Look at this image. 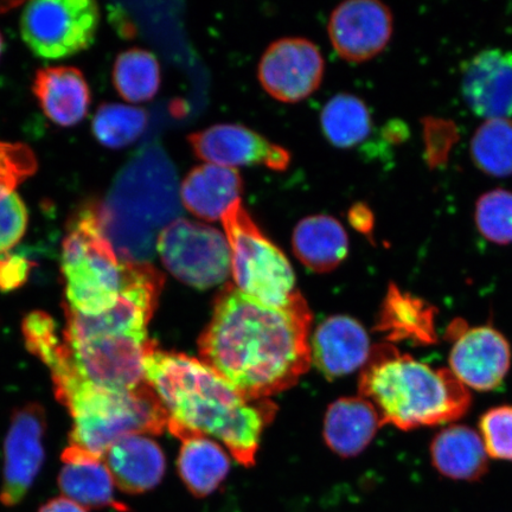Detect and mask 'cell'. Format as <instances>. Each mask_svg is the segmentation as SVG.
<instances>
[{"label": "cell", "mask_w": 512, "mask_h": 512, "mask_svg": "<svg viewBox=\"0 0 512 512\" xmlns=\"http://www.w3.org/2000/svg\"><path fill=\"white\" fill-rule=\"evenodd\" d=\"M462 93L466 105L480 118H511L512 51L485 49L462 68Z\"/></svg>", "instance_id": "17"}, {"label": "cell", "mask_w": 512, "mask_h": 512, "mask_svg": "<svg viewBox=\"0 0 512 512\" xmlns=\"http://www.w3.org/2000/svg\"><path fill=\"white\" fill-rule=\"evenodd\" d=\"M393 30L392 10L377 0H348L337 6L329 22L330 40L337 54L355 63L382 53Z\"/></svg>", "instance_id": "15"}, {"label": "cell", "mask_w": 512, "mask_h": 512, "mask_svg": "<svg viewBox=\"0 0 512 512\" xmlns=\"http://www.w3.org/2000/svg\"><path fill=\"white\" fill-rule=\"evenodd\" d=\"M114 484L127 495H142L156 488L164 477L162 448L143 434L128 435L105 454Z\"/></svg>", "instance_id": "21"}, {"label": "cell", "mask_w": 512, "mask_h": 512, "mask_svg": "<svg viewBox=\"0 0 512 512\" xmlns=\"http://www.w3.org/2000/svg\"><path fill=\"white\" fill-rule=\"evenodd\" d=\"M242 189L239 171L203 164L183 179L181 198L185 209L198 219L219 221L234 203L241 201Z\"/></svg>", "instance_id": "23"}, {"label": "cell", "mask_w": 512, "mask_h": 512, "mask_svg": "<svg viewBox=\"0 0 512 512\" xmlns=\"http://www.w3.org/2000/svg\"><path fill=\"white\" fill-rule=\"evenodd\" d=\"M386 137L388 140H395L396 143L403 142L408 136V127L403 123H392L389 124L386 128Z\"/></svg>", "instance_id": "40"}, {"label": "cell", "mask_w": 512, "mask_h": 512, "mask_svg": "<svg viewBox=\"0 0 512 512\" xmlns=\"http://www.w3.org/2000/svg\"><path fill=\"white\" fill-rule=\"evenodd\" d=\"M324 68L316 44L305 38H283L265 51L258 75L262 88L272 98L296 104L317 91Z\"/></svg>", "instance_id": "14"}, {"label": "cell", "mask_w": 512, "mask_h": 512, "mask_svg": "<svg viewBox=\"0 0 512 512\" xmlns=\"http://www.w3.org/2000/svg\"><path fill=\"white\" fill-rule=\"evenodd\" d=\"M21 4L22 3L19 2H0V14H4L6 11L17 8V6Z\"/></svg>", "instance_id": "41"}, {"label": "cell", "mask_w": 512, "mask_h": 512, "mask_svg": "<svg viewBox=\"0 0 512 512\" xmlns=\"http://www.w3.org/2000/svg\"><path fill=\"white\" fill-rule=\"evenodd\" d=\"M446 338L452 343L448 362L451 371L467 388L494 392L509 374L511 345L501 331L491 325L469 328L465 320L448 325Z\"/></svg>", "instance_id": "11"}, {"label": "cell", "mask_w": 512, "mask_h": 512, "mask_svg": "<svg viewBox=\"0 0 512 512\" xmlns=\"http://www.w3.org/2000/svg\"><path fill=\"white\" fill-rule=\"evenodd\" d=\"M475 222L480 235L498 246L512 243V191L494 189L478 198Z\"/></svg>", "instance_id": "33"}, {"label": "cell", "mask_w": 512, "mask_h": 512, "mask_svg": "<svg viewBox=\"0 0 512 512\" xmlns=\"http://www.w3.org/2000/svg\"><path fill=\"white\" fill-rule=\"evenodd\" d=\"M100 23L92 0H41L22 12V37L43 60H61L91 47Z\"/></svg>", "instance_id": "8"}, {"label": "cell", "mask_w": 512, "mask_h": 512, "mask_svg": "<svg viewBox=\"0 0 512 512\" xmlns=\"http://www.w3.org/2000/svg\"><path fill=\"white\" fill-rule=\"evenodd\" d=\"M473 163L492 177L512 175V119L485 120L471 139Z\"/></svg>", "instance_id": "30"}, {"label": "cell", "mask_w": 512, "mask_h": 512, "mask_svg": "<svg viewBox=\"0 0 512 512\" xmlns=\"http://www.w3.org/2000/svg\"><path fill=\"white\" fill-rule=\"evenodd\" d=\"M360 395L383 425L402 431L450 424L469 413L472 395L450 369H435L392 343L376 345L363 367Z\"/></svg>", "instance_id": "3"}, {"label": "cell", "mask_w": 512, "mask_h": 512, "mask_svg": "<svg viewBox=\"0 0 512 512\" xmlns=\"http://www.w3.org/2000/svg\"><path fill=\"white\" fill-rule=\"evenodd\" d=\"M22 331L25 345L32 355L42 361L54 373L68 357V344L57 334L53 317L42 311L29 313L24 318Z\"/></svg>", "instance_id": "32"}, {"label": "cell", "mask_w": 512, "mask_h": 512, "mask_svg": "<svg viewBox=\"0 0 512 512\" xmlns=\"http://www.w3.org/2000/svg\"><path fill=\"white\" fill-rule=\"evenodd\" d=\"M221 221L236 287L264 305L284 307L290 303L297 293L290 261L261 232L242 202L234 203Z\"/></svg>", "instance_id": "7"}, {"label": "cell", "mask_w": 512, "mask_h": 512, "mask_svg": "<svg viewBox=\"0 0 512 512\" xmlns=\"http://www.w3.org/2000/svg\"><path fill=\"white\" fill-rule=\"evenodd\" d=\"M37 170V159L27 145L0 142V189L14 191Z\"/></svg>", "instance_id": "35"}, {"label": "cell", "mask_w": 512, "mask_h": 512, "mask_svg": "<svg viewBox=\"0 0 512 512\" xmlns=\"http://www.w3.org/2000/svg\"><path fill=\"white\" fill-rule=\"evenodd\" d=\"M38 512H87L81 505L76 504L66 497L50 499L46 504L42 505Z\"/></svg>", "instance_id": "39"}, {"label": "cell", "mask_w": 512, "mask_h": 512, "mask_svg": "<svg viewBox=\"0 0 512 512\" xmlns=\"http://www.w3.org/2000/svg\"><path fill=\"white\" fill-rule=\"evenodd\" d=\"M188 140L197 158L208 164L232 169L264 165L274 171H285L291 163L290 152L284 147L242 125H214L191 134Z\"/></svg>", "instance_id": "16"}, {"label": "cell", "mask_w": 512, "mask_h": 512, "mask_svg": "<svg viewBox=\"0 0 512 512\" xmlns=\"http://www.w3.org/2000/svg\"><path fill=\"white\" fill-rule=\"evenodd\" d=\"M163 285V274L151 264H131L124 290L111 310L98 316H83L66 310L68 323L64 341L75 343L119 335L147 338V325L156 310Z\"/></svg>", "instance_id": "10"}, {"label": "cell", "mask_w": 512, "mask_h": 512, "mask_svg": "<svg viewBox=\"0 0 512 512\" xmlns=\"http://www.w3.org/2000/svg\"><path fill=\"white\" fill-rule=\"evenodd\" d=\"M176 213L175 179L162 151L146 147L115 177L98 206L102 234L124 264H150L159 234Z\"/></svg>", "instance_id": "4"}, {"label": "cell", "mask_w": 512, "mask_h": 512, "mask_svg": "<svg viewBox=\"0 0 512 512\" xmlns=\"http://www.w3.org/2000/svg\"><path fill=\"white\" fill-rule=\"evenodd\" d=\"M431 462L441 476L477 482L489 470V456L480 434L466 425H450L434 435Z\"/></svg>", "instance_id": "26"}, {"label": "cell", "mask_w": 512, "mask_h": 512, "mask_svg": "<svg viewBox=\"0 0 512 512\" xmlns=\"http://www.w3.org/2000/svg\"><path fill=\"white\" fill-rule=\"evenodd\" d=\"M311 322L298 292L286 306L273 307L228 284L198 347L203 362L243 396L265 400L293 387L309 370Z\"/></svg>", "instance_id": "1"}, {"label": "cell", "mask_w": 512, "mask_h": 512, "mask_svg": "<svg viewBox=\"0 0 512 512\" xmlns=\"http://www.w3.org/2000/svg\"><path fill=\"white\" fill-rule=\"evenodd\" d=\"M131 264H124L101 232L98 206H87L69 223L61 270L68 310L98 316L117 304Z\"/></svg>", "instance_id": "6"}, {"label": "cell", "mask_w": 512, "mask_h": 512, "mask_svg": "<svg viewBox=\"0 0 512 512\" xmlns=\"http://www.w3.org/2000/svg\"><path fill=\"white\" fill-rule=\"evenodd\" d=\"M3 47H4L3 37H2V35H0V55H2V53H3Z\"/></svg>", "instance_id": "42"}, {"label": "cell", "mask_w": 512, "mask_h": 512, "mask_svg": "<svg viewBox=\"0 0 512 512\" xmlns=\"http://www.w3.org/2000/svg\"><path fill=\"white\" fill-rule=\"evenodd\" d=\"M157 252L175 278L200 290L223 283L232 271L226 235L207 224L172 221L159 234Z\"/></svg>", "instance_id": "9"}, {"label": "cell", "mask_w": 512, "mask_h": 512, "mask_svg": "<svg viewBox=\"0 0 512 512\" xmlns=\"http://www.w3.org/2000/svg\"><path fill=\"white\" fill-rule=\"evenodd\" d=\"M320 121L325 137L339 149H350L362 143L373 126L366 102L352 94H337L330 99Z\"/></svg>", "instance_id": "28"}, {"label": "cell", "mask_w": 512, "mask_h": 512, "mask_svg": "<svg viewBox=\"0 0 512 512\" xmlns=\"http://www.w3.org/2000/svg\"><path fill=\"white\" fill-rule=\"evenodd\" d=\"M32 91L53 123L70 127L85 119L91 106V91L83 74L72 67L38 70Z\"/></svg>", "instance_id": "24"}, {"label": "cell", "mask_w": 512, "mask_h": 512, "mask_svg": "<svg viewBox=\"0 0 512 512\" xmlns=\"http://www.w3.org/2000/svg\"><path fill=\"white\" fill-rule=\"evenodd\" d=\"M310 345L311 360L329 380L363 368L373 351L367 330L348 316L324 320L316 329Z\"/></svg>", "instance_id": "18"}, {"label": "cell", "mask_w": 512, "mask_h": 512, "mask_svg": "<svg viewBox=\"0 0 512 512\" xmlns=\"http://www.w3.org/2000/svg\"><path fill=\"white\" fill-rule=\"evenodd\" d=\"M32 264L18 254L0 255V291L10 292L27 283Z\"/></svg>", "instance_id": "37"}, {"label": "cell", "mask_w": 512, "mask_h": 512, "mask_svg": "<svg viewBox=\"0 0 512 512\" xmlns=\"http://www.w3.org/2000/svg\"><path fill=\"white\" fill-rule=\"evenodd\" d=\"M145 382L169 414V421L222 441L241 465L255 464L262 430L274 416L270 401H253L208 364L151 344Z\"/></svg>", "instance_id": "2"}, {"label": "cell", "mask_w": 512, "mask_h": 512, "mask_svg": "<svg viewBox=\"0 0 512 512\" xmlns=\"http://www.w3.org/2000/svg\"><path fill=\"white\" fill-rule=\"evenodd\" d=\"M115 89L128 102L149 101L160 87V67L150 51L133 48L124 51L114 63Z\"/></svg>", "instance_id": "29"}, {"label": "cell", "mask_w": 512, "mask_h": 512, "mask_svg": "<svg viewBox=\"0 0 512 512\" xmlns=\"http://www.w3.org/2000/svg\"><path fill=\"white\" fill-rule=\"evenodd\" d=\"M168 430L182 441L178 457V472L188 490L197 498L213 494L226 479L230 462L221 446L206 434L169 421Z\"/></svg>", "instance_id": "22"}, {"label": "cell", "mask_w": 512, "mask_h": 512, "mask_svg": "<svg viewBox=\"0 0 512 512\" xmlns=\"http://www.w3.org/2000/svg\"><path fill=\"white\" fill-rule=\"evenodd\" d=\"M293 252L309 270L317 273L334 271L347 258L349 239L335 217H306L294 228Z\"/></svg>", "instance_id": "27"}, {"label": "cell", "mask_w": 512, "mask_h": 512, "mask_svg": "<svg viewBox=\"0 0 512 512\" xmlns=\"http://www.w3.org/2000/svg\"><path fill=\"white\" fill-rule=\"evenodd\" d=\"M349 221L357 232L373 240L375 216L366 203H356L349 211Z\"/></svg>", "instance_id": "38"}, {"label": "cell", "mask_w": 512, "mask_h": 512, "mask_svg": "<svg viewBox=\"0 0 512 512\" xmlns=\"http://www.w3.org/2000/svg\"><path fill=\"white\" fill-rule=\"evenodd\" d=\"M28 209L15 191L0 189V254L22 240L28 227Z\"/></svg>", "instance_id": "36"}, {"label": "cell", "mask_w": 512, "mask_h": 512, "mask_svg": "<svg viewBox=\"0 0 512 512\" xmlns=\"http://www.w3.org/2000/svg\"><path fill=\"white\" fill-rule=\"evenodd\" d=\"M147 125V113L142 108L102 105L93 120L96 140L108 149H123L142 136Z\"/></svg>", "instance_id": "31"}, {"label": "cell", "mask_w": 512, "mask_h": 512, "mask_svg": "<svg viewBox=\"0 0 512 512\" xmlns=\"http://www.w3.org/2000/svg\"><path fill=\"white\" fill-rule=\"evenodd\" d=\"M478 426L488 456L512 462V406L490 408L480 416Z\"/></svg>", "instance_id": "34"}, {"label": "cell", "mask_w": 512, "mask_h": 512, "mask_svg": "<svg viewBox=\"0 0 512 512\" xmlns=\"http://www.w3.org/2000/svg\"><path fill=\"white\" fill-rule=\"evenodd\" d=\"M46 412L38 403L16 409L4 443L3 484L0 503L14 508L21 504L41 472L46 434Z\"/></svg>", "instance_id": "13"}, {"label": "cell", "mask_w": 512, "mask_h": 512, "mask_svg": "<svg viewBox=\"0 0 512 512\" xmlns=\"http://www.w3.org/2000/svg\"><path fill=\"white\" fill-rule=\"evenodd\" d=\"M437 316V306L390 283L380 307L376 331L388 343L408 342L428 347L438 343Z\"/></svg>", "instance_id": "19"}, {"label": "cell", "mask_w": 512, "mask_h": 512, "mask_svg": "<svg viewBox=\"0 0 512 512\" xmlns=\"http://www.w3.org/2000/svg\"><path fill=\"white\" fill-rule=\"evenodd\" d=\"M55 393L73 416L70 445L101 459L114 443L128 435H157L168 430L169 414L146 382L121 392L96 386L76 375Z\"/></svg>", "instance_id": "5"}, {"label": "cell", "mask_w": 512, "mask_h": 512, "mask_svg": "<svg viewBox=\"0 0 512 512\" xmlns=\"http://www.w3.org/2000/svg\"><path fill=\"white\" fill-rule=\"evenodd\" d=\"M67 344L74 367L83 380L121 392L145 383L144 361L152 344L149 339L99 336Z\"/></svg>", "instance_id": "12"}, {"label": "cell", "mask_w": 512, "mask_h": 512, "mask_svg": "<svg viewBox=\"0 0 512 512\" xmlns=\"http://www.w3.org/2000/svg\"><path fill=\"white\" fill-rule=\"evenodd\" d=\"M383 426L373 403L363 396L343 398L332 403L325 415L324 438L338 456L361 454Z\"/></svg>", "instance_id": "25"}, {"label": "cell", "mask_w": 512, "mask_h": 512, "mask_svg": "<svg viewBox=\"0 0 512 512\" xmlns=\"http://www.w3.org/2000/svg\"><path fill=\"white\" fill-rule=\"evenodd\" d=\"M57 483L64 497L82 508L128 511L114 496V480L107 465L83 448L69 445L62 453Z\"/></svg>", "instance_id": "20"}]
</instances>
